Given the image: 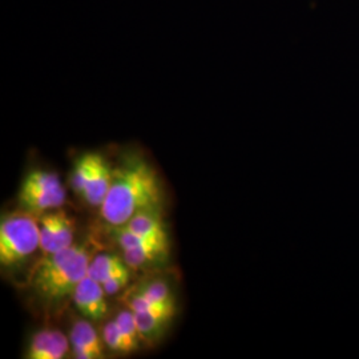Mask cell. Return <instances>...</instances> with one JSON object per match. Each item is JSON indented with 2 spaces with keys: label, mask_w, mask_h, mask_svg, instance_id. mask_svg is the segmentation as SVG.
<instances>
[{
  "label": "cell",
  "mask_w": 359,
  "mask_h": 359,
  "mask_svg": "<svg viewBox=\"0 0 359 359\" xmlns=\"http://www.w3.org/2000/svg\"><path fill=\"white\" fill-rule=\"evenodd\" d=\"M114 228H115V238L123 249H129V248L149 244V243H168L167 236L142 234V233L129 229L126 225H117Z\"/></svg>",
  "instance_id": "13"
},
{
  "label": "cell",
  "mask_w": 359,
  "mask_h": 359,
  "mask_svg": "<svg viewBox=\"0 0 359 359\" xmlns=\"http://www.w3.org/2000/svg\"><path fill=\"white\" fill-rule=\"evenodd\" d=\"M116 322L120 326V329H121V332L124 334L129 346L132 348V351L136 350L139 347L140 333H139L136 320H135V313L130 309L129 310H123L116 317Z\"/></svg>",
  "instance_id": "15"
},
{
  "label": "cell",
  "mask_w": 359,
  "mask_h": 359,
  "mask_svg": "<svg viewBox=\"0 0 359 359\" xmlns=\"http://www.w3.org/2000/svg\"><path fill=\"white\" fill-rule=\"evenodd\" d=\"M71 342L77 359L103 358V346L95 327L88 321H77L71 332Z\"/></svg>",
  "instance_id": "6"
},
{
  "label": "cell",
  "mask_w": 359,
  "mask_h": 359,
  "mask_svg": "<svg viewBox=\"0 0 359 359\" xmlns=\"http://www.w3.org/2000/svg\"><path fill=\"white\" fill-rule=\"evenodd\" d=\"M68 347H69V341L65 334L60 330H50V337H48V342H47L43 359L63 358L68 353Z\"/></svg>",
  "instance_id": "18"
},
{
  "label": "cell",
  "mask_w": 359,
  "mask_h": 359,
  "mask_svg": "<svg viewBox=\"0 0 359 359\" xmlns=\"http://www.w3.org/2000/svg\"><path fill=\"white\" fill-rule=\"evenodd\" d=\"M90 258L84 246L72 245L43 258L32 276V287L44 301L57 302L74 294L88 276Z\"/></svg>",
  "instance_id": "2"
},
{
  "label": "cell",
  "mask_w": 359,
  "mask_h": 359,
  "mask_svg": "<svg viewBox=\"0 0 359 359\" xmlns=\"http://www.w3.org/2000/svg\"><path fill=\"white\" fill-rule=\"evenodd\" d=\"M63 188L60 179L47 170H34L23 181L22 191H34V189H60Z\"/></svg>",
  "instance_id": "14"
},
{
  "label": "cell",
  "mask_w": 359,
  "mask_h": 359,
  "mask_svg": "<svg viewBox=\"0 0 359 359\" xmlns=\"http://www.w3.org/2000/svg\"><path fill=\"white\" fill-rule=\"evenodd\" d=\"M114 170L104 160L103 156L92 154V168L90 179L83 192L84 200L92 206L103 205L104 200L108 194Z\"/></svg>",
  "instance_id": "5"
},
{
  "label": "cell",
  "mask_w": 359,
  "mask_h": 359,
  "mask_svg": "<svg viewBox=\"0 0 359 359\" xmlns=\"http://www.w3.org/2000/svg\"><path fill=\"white\" fill-rule=\"evenodd\" d=\"M168 243H149L124 249V261L129 268H140L165 253Z\"/></svg>",
  "instance_id": "11"
},
{
  "label": "cell",
  "mask_w": 359,
  "mask_h": 359,
  "mask_svg": "<svg viewBox=\"0 0 359 359\" xmlns=\"http://www.w3.org/2000/svg\"><path fill=\"white\" fill-rule=\"evenodd\" d=\"M104 341L107 344V346L111 350L115 351H121V353H130L132 348L128 345L124 334L121 332L120 326L117 325V322H109L105 327H104Z\"/></svg>",
  "instance_id": "17"
},
{
  "label": "cell",
  "mask_w": 359,
  "mask_h": 359,
  "mask_svg": "<svg viewBox=\"0 0 359 359\" xmlns=\"http://www.w3.org/2000/svg\"><path fill=\"white\" fill-rule=\"evenodd\" d=\"M74 236H75V222L72 218L68 217L63 210L56 212V225H55V234L52 240L48 255L57 253L65 250L67 248L74 245ZM46 255V256H48Z\"/></svg>",
  "instance_id": "12"
},
{
  "label": "cell",
  "mask_w": 359,
  "mask_h": 359,
  "mask_svg": "<svg viewBox=\"0 0 359 359\" xmlns=\"http://www.w3.org/2000/svg\"><path fill=\"white\" fill-rule=\"evenodd\" d=\"M144 294L149 297L152 301L157 304H165V305H175L173 298L170 294V289L167 283L163 281H156V283H149L147 287L142 289Z\"/></svg>",
  "instance_id": "19"
},
{
  "label": "cell",
  "mask_w": 359,
  "mask_h": 359,
  "mask_svg": "<svg viewBox=\"0 0 359 359\" xmlns=\"http://www.w3.org/2000/svg\"><path fill=\"white\" fill-rule=\"evenodd\" d=\"M175 308H160L135 313V320L142 338H154L172 317Z\"/></svg>",
  "instance_id": "8"
},
{
  "label": "cell",
  "mask_w": 359,
  "mask_h": 359,
  "mask_svg": "<svg viewBox=\"0 0 359 359\" xmlns=\"http://www.w3.org/2000/svg\"><path fill=\"white\" fill-rule=\"evenodd\" d=\"M160 182L154 168L147 161L132 158L116 168L102 216L112 225H124L142 209L160 204Z\"/></svg>",
  "instance_id": "1"
},
{
  "label": "cell",
  "mask_w": 359,
  "mask_h": 359,
  "mask_svg": "<svg viewBox=\"0 0 359 359\" xmlns=\"http://www.w3.org/2000/svg\"><path fill=\"white\" fill-rule=\"evenodd\" d=\"M128 268L124 258H120L115 255H100L95 257L90 262L88 276L97 283H104L116 274L128 270Z\"/></svg>",
  "instance_id": "9"
},
{
  "label": "cell",
  "mask_w": 359,
  "mask_h": 359,
  "mask_svg": "<svg viewBox=\"0 0 359 359\" xmlns=\"http://www.w3.org/2000/svg\"><path fill=\"white\" fill-rule=\"evenodd\" d=\"M129 229L142 234H157V236H167L163 218L158 212V206H152L142 209L129 219L127 224Z\"/></svg>",
  "instance_id": "10"
},
{
  "label": "cell",
  "mask_w": 359,
  "mask_h": 359,
  "mask_svg": "<svg viewBox=\"0 0 359 359\" xmlns=\"http://www.w3.org/2000/svg\"><path fill=\"white\" fill-rule=\"evenodd\" d=\"M128 280L129 270H126V271H123V273L116 274L112 278H109L108 281H105V283H103L105 294H116L117 292H120V290L128 283Z\"/></svg>",
  "instance_id": "20"
},
{
  "label": "cell",
  "mask_w": 359,
  "mask_h": 359,
  "mask_svg": "<svg viewBox=\"0 0 359 359\" xmlns=\"http://www.w3.org/2000/svg\"><path fill=\"white\" fill-rule=\"evenodd\" d=\"M105 290L103 283H97L90 276H87L77 285L72 298L77 310L88 320L100 321L108 311L105 302Z\"/></svg>",
  "instance_id": "4"
},
{
  "label": "cell",
  "mask_w": 359,
  "mask_h": 359,
  "mask_svg": "<svg viewBox=\"0 0 359 359\" xmlns=\"http://www.w3.org/2000/svg\"><path fill=\"white\" fill-rule=\"evenodd\" d=\"M40 249V225L31 212L8 215L0 224V264L11 266Z\"/></svg>",
  "instance_id": "3"
},
{
  "label": "cell",
  "mask_w": 359,
  "mask_h": 359,
  "mask_svg": "<svg viewBox=\"0 0 359 359\" xmlns=\"http://www.w3.org/2000/svg\"><path fill=\"white\" fill-rule=\"evenodd\" d=\"M90 168H92V154H84L81 156L76 161V165L74 168L72 173V188L77 194H83L86 185L90 179Z\"/></svg>",
  "instance_id": "16"
},
{
  "label": "cell",
  "mask_w": 359,
  "mask_h": 359,
  "mask_svg": "<svg viewBox=\"0 0 359 359\" xmlns=\"http://www.w3.org/2000/svg\"><path fill=\"white\" fill-rule=\"evenodd\" d=\"M19 201L23 209L31 213H41L65 204V188L60 189H34L19 193Z\"/></svg>",
  "instance_id": "7"
}]
</instances>
